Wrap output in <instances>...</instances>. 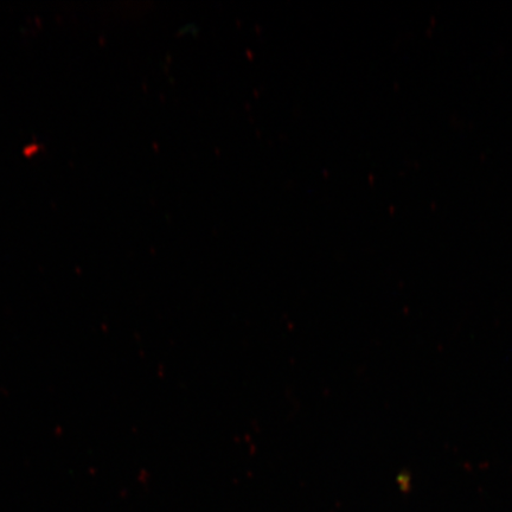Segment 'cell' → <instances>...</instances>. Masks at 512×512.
<instances>
[]
</instances>
